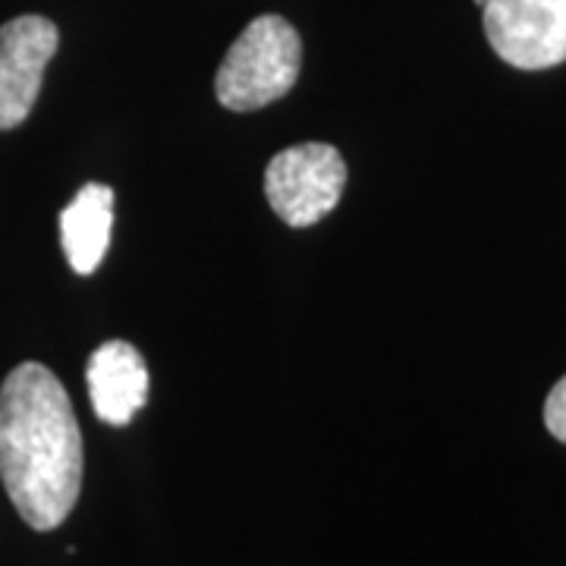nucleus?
Listing matches in <instances>:
<instances>
[{"label": "nucleus", "instance_id": "423d86ee", "mask_svg": "<svg viewBox=\"0 0 566 566\" xmlns=\"http://www.w3.org/2000/svg\"><path fill=\"white\" fill-rule=\"evenodd\" d=\"M85 385L95 416L114 428H123L136 419V412L148 400V365L133 344L107 340L92 353Z\"/></svg>", "mask_w": 566, "mask_h": 566}, {"label": "nucleus", "instance_id": "7ed1b4c3", "mask_svg": "<svg viewBox=\"0 0 566 566\" xmlns=\"http://www.w3.org/2000/svg\"><path fill=\"white\" fill-rule=\"evenodd\" d=\"M346 161L334 145L303 142L283 148L264 170V196L286 227H315L344 196Z\"/></svg>", "mask_w": 566, "mask_h": 566}, {"label": "nucleus", "instance_id": "f257e3e1", "mask_svg": "<svg viewBox=\"0 0 566 566\" xmlns=\"http://www.w3.org/2000/svg\"><path fill=\"white\" fill-rule=\"evenodd\" d=\"M0 479L35 532L63 526L80 501V422L66 387L41 363L17 365L0 387Z\"/></svg>", "mask_w": 566, "mask_h": 566}, {"label": "nucleus", "instance_id": "20e7f679", "mask_svg": "<svg viewBox=\"0 0 566 566\" xmlns=\"http://www.w3.org/2000/svg\"><path fill=\"white\" fill-rule=\"evenodd\" d=\"M485 35L516 70H551L566 61V0H485Z\"/></svg>", "mask_w": 566, "mask_h": 566}, {"label": "nucleus", "instance_id": "f03ea898", "mask_svg": "<svg viewBox=\"0 0 566 566\" xmlns=\"http://www.w3.org/2000/svg\"><path fill=\"white\" fill-rule=\"evenodd\" d=\"M303 39L277 13H264L230 44L214 76V95L227 111H259L281 102L300 80Z\"/></svg>", "mask_w": 566, "mask_h": 566}, {"label": "nucleus", "instance_id": "6e6552de", "mask_svg": "<svg viewBox=\"0 0 566 566\" xmlns=\"http://www.w3.org/2000/svg\"><path fill=\"white\" fill-rule=\"evenodd\" d=\"M545 424L547 431H551L560 444H566V375L557 385L551 387V394H547Z\"/></svg>", "mask_w": 566, "mask_h": 566}, {"label": "nucleus", "instance_id": "39448f33", "mask_svg": "<svg viewBox=\"0 0 566 566\" xmlns=\"http://www.w3.org/2000/svg\"><path fill=\"white\" fill-rule=\"evenodd\" d=\"M57 44V25L35 13L0 25V129H17L32 114Z\"/></svg>", "mask_w": 566, "mask_h": 566}, {"label": "nucleus", "instance_id": "0eeeda50", "mask_svg": "<svg viewBox=\"0 0 566 566\" xmlns=\"http://www.w3.org/2000/svg\"><path fill=\"white\" fill-rule=\"evenodd\" d=\"M114 227V189L104 182H85L73 202L61 211V245L70 268L88 277L98 271L111 245Z\"/></svg>", "mask_w": 566, "mask_h": 566}]
</instances>
